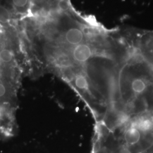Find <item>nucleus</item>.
<instances>
[{
  "instance_id": "nucleus-1",
  "label": "nucleus",
  "mask_w": 153,
  "mask_h": 153,
  "mask_svg": "<svg viewBox=\"0 0 153 153\" xmlns=\"http://www.w3.org/2000/svg\"><path fill=\"white\" fill-rule=\"evenodd\" d=\"M93 56V48L90 44L82 42L74 46L71 51V57L74 61L79 64H84Z\"/></svg>"
},
{
  "instance_id": "nucleus-2",
  "label": "nucleus",
  "mask_w": 153,
  "mask_h": 153,
  "mask_svg": "<svg viewBox=\"0 0 153 153\" xmlns=\"http://www.w3.org/2000/svg\"><path fill=\"white\" fill-rule=\"evenodd\" d=\"M64 38L68 44L76 46L83 42L85 34L82 30L79 28H71L66 31Z\"/></svg>"
},
{
  "instance_id": "nucleus-3",
  "label": "nucleus",
  "mask_w": 153,
  "mask_h": 153,
  "mask_svg": "<svg viewBox=\"0 0 153 153\" xmlns=\"http://www.w3.org/2000/svg\"><path fill=\"white\" fill-rule=\"evenodd\" d=\"M141 133L140 131L135 126L129 128L125 133L124 139L126 142L129 145H134L140 140Z\"/></svg>"
},
{
  "instance_id": "nucleus-4",
  "label": "nucleus",
  "mask_w": 153,
  "mask_h": 153,
  "mask_svg": "<svg viewBox=\"0 0 153 153\" xmlns=\"http://www.w3.org/2000/svg\"><path fill=\"white\" fill-rule=\"evenodd\" d=\"M74 84L76 88L82 91L87 90L88 88V79L82 74H78L75 76Z\"/></svg>"
},
{
  "instance_id": "nucleus-5",
  "label": "nucleus",
  "mask_w": 153,
  "mask_h": 153,
  "mask_svg": "<svg viewBox=\"0 0 153 153\" xmlns=\"http://www.w3.org/2000/svg\"><path fill=\"white\" fill-rule=\"evenodd\" d=\"M131 88L136 94H141L144 91L146 88V85L141 78H136L131 83Z\"/></svg>"
},
{
  "instance_id": "nucleus-6",
  "label": "nucleus",
  "mask_w": 153,
  "mask_h": 153,
  "mask_svg": "<svg viewBox=\"0 0 153 153\" xmlns=\"http://www.w3.org/2000/svg\"><path fill=\"white\" fill-rule=\"evenodd\" d=\"M152 121L149 119H143L139 121L136 124V127L138 130L142 131H148L153 127Z\"/></svg>"
},
{
  "instance_id": "nucleus-7",
  "label": "nucleus",
  "mask_w": 153,
  "mask_h": 153,
  "mask_svg": "<svg viewBox=\"0 0 153 153\" xmlns=\"http://www.w3.org/2000/svg\"><path fill=\"white\" fill-rule=\"evenodd\" d=\"M56 63L61 68H68L71 65L70 57L65 54H61L56 57Z\"/></svg>"
},
{
  "instance_id": "nucleus-8",
  "label": "nucleus",
  "mask_w": 153,
  "mask_h": 153,
  "mask_svg": "<svg viewBox=\"0 0 153 153\" xmlns=\"http://www.w3.org/2000/svg\"><path fill=\"white\" fill-rule=\"evenodd\" d=\"M14 55L9 49H2L0 52V60L2 62L9 63L13 60Z\"/></svg>"
},
{
  "instance_id": "nucleus-9",
  "label": "nucleus",
  "mask_w": 153,
  "mask_h": 153,
  "mask_svg": "<svg viewBox=\"0 0 153 153\" xmlns=\"http://www.w3.org/2000/svg\"><path fill=\"white\" fill-rule=\"evenodd\" d=\"M10 18V14L8 10L5 7L0 6V22L6 23Z\"/></svg>"
},
{
  "instance_id": "nucleus-10",
  "label": "nucleus",
  "mask_w": 153,
  "mask_h": 153,
  "mask_svg": "<svg viewBox=\"0 0 153 153\" xmlns=\"http://www.w3.org/2000/svg\"><path fill=\"white\" fill-rule=\"evenodd\" d=\"M13 5L18 8H23L27 5L28 0H12Z\"/></svg>"
},
{
  "instance_id": "nucleus-11",
  "label": "nucleus",
  "mask_w": 153,
  "mask_h": 153,
  "mask_svg": "<svg viewBox=\"0 0 153 153\" xmlns=\"http://www.w3.org/2000/svg\"><path fill=\"white\" fill-rule=\"evenodd\" d=\"M58 6L62 10H67L68 9V7H69V5H68L67 2L65 0H60L58 3Z\"/></svg>"
},
{
  "instance_id": "nucleus-12",
  "label": "nucleus",
  "mask_w": 153,
  "mask_h": 153,
  "mask_svg": "<svg viewBox=\"0 0 153 153\" xmlns=\"http://www.w3.org/2000/svg\"><path fill=\"white\" fill-rule=\"evenodd\" d=\"M6 92L7 88L5 85L2 83H0V98L4 97Z\"/></svg>"
},
{
  "instance_id": "nucleus-13",
  "label": "nucleus",
  "mask_w": 153,
  "mask_h": 153,
  "mask_svg": "<svg viewBox=\"0 0 153 153\" xmlns=\"http://www.w3.org/2000/svg\"><path fill=\"white\" fill-rule=\"evenodd\" d=\"M0 76H1V71H0Z\"/></svg>"
}]
</instances>
